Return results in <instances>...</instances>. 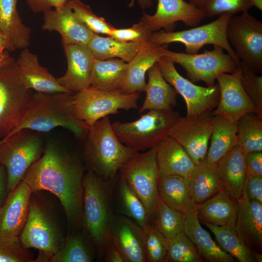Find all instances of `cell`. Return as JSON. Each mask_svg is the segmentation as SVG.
<instances>
[{"label":"cell","instance_id":"bcb514c9","mask_svg":"<svg viewBox=\"0 0 262 262\" xmlns=\"http://www.w3.org/2000/svg\"><path fill=\"white\" fill-rule=\"evenodd\" d=\"M252 7L249 0H204L200 9L205 17H211L248 11Z\"/></svg>","mask_w":262,"mask_h":262},{"label":"cell","instance_id":"9c48e42d","mask_svg":"<svg viewBox=\"0 0 262 262\" xmlns=\"http://www.w3.org/2000/svg\"><path fill=\"white\" fill-rule=\"evenodd\" d=\"M140 93L127 94L121 90L104 91L89 87L74 94L73 112L89 127L101 118L119 110L137 109Z\"/></svg>","mask_w":262,"mask_h":262},{"label":"cell","instance_id":"83f0119b","mask_svg":"<svg viewBox=\"0 0 262 262\" xmlns=\"http://www.w3.org/2000/svg\"><path fill=\"white\" fill-rule=\"evenodd\" d=\"M183 232L193 243L203 261L210 262L235 261V259L224 251L213 240L209 233L202 228L196 208L185 214Z\"/></svg>","mask_w":262,"mask_h":262},{"label":"cell","instance_id":"c3c4849f","mask_svg":"<svg viewBox=\"0 0 262 262\" xmlns=\"http://www.w3.org/2000/svg\"><path fill=\"white\" fill-rule=\"evenodd\" d=\"M243 192L248 199L262 203V177L247 172Z\"/></svg>","mask_w":262,"mask_h":262},{"label":"cell","instance_id":"52a82bcc","mask_svg":"<svg viewBox=\"0 0 262 262\" xmlns=\"http://www.w3.org/2000/svg\"><path fill=\"white\" fill-rule=\"evenodd\" d=\"M44 150L40 138L29 130L17 131L0 140V165L6 170L8 193L23 180Z\"/></svg>","mask_w":262,"mask_h":262},{"label":"cell","instance_id":"4fadbf2b","mask_svg":"<svg viewBox=\"0 0 262 262\" xmlns=\"http://www.w3.org/2000/svg\"><path fill=\"white\" fill-rule=\"evenodd\" d=\"M20 81L15 59L0 67V138L18 125L27 109L32 93Z\"/></svg>","mask_w":262,"mask_h":262},{"label":"cell","instance_id":"8fae6325","mask_svg":"<svg viewBox=\"0 0 262 262\" xmlns=\"http://www.w3.org/2000/svg\"><path fill=\"white\" fill-rule=\"evenodd\" d=\"M163 56L182 66L192 82L202 81L207 86L215 85L219 75L231 73L239 66L229 54L224 52L222 48L216 45L212 50L204 49L200 54L174 52L165 48Z\"/></svg>","mask_w":262,"mask_h":262},{"label":"cell","instance_id":"5bb4252c","mask_svg":"<svg viewBox=\"0 0 262 262\" xmlns=\"http://www.w3.org/2000/svg\"><path fill=\"white\" fill-rule=\"evenodd\" d=\"M157 63L165 80L185 100L186 116L193 117L216 107L220 96L218 83L207 87L195 84L182 76L176 69L174 63L166 56H162Z\"/></svg>","mask_w":262,"mask_h":262},{"label":"cell","instance_id":"1f68e13d","mask_svg":"<svg viewBox=\"0 0 262 262\" xmlns=\"http://www.w3.org/2000/svg\"><path fill=\"white\" fill-rule=\"evenodd\" d=\"M96 254L91 239L82 229H68L60 248L49 262H92Z\"/></svg>","mask_w":262,"mask_h":262},{"label":"cell","instance_id":"4316f807","mask_svg":"<svg viewBox=\"0 0 262 262\" xmlns=\"http://www.w3.org/2000/svg\"><path fill=\"white\" fill-rule=\"evenodd\" d=\"M238 208V200L224 189L196 206L197 215L200 221L233 228L235 227Z\"/></svg>","mask_w":262,"mask_h":262},{"label":"cell","instance_id":"836d02e7","mask_svg":"<svg viewBox=\"0 0 262 262\" xmlns=\"http://www.w3.org/2000/svg\"><path fill=\"white\" fill-rule=\"evenodd\" d=\"M127 63L121 59H94L90 75V86L99 90H121L125 82Z\"/></svg>","mask_w":262,"mask_h":262},{"label":"cell","instance_id":"60d3db41","mask_svg":"<svg viewBox=\"0 0 262 262\" xmlns=\"http://www.w3.org/2000/svg\"><path fill=\"white\" fill-rule=\"evenodd\" d=\"M68 4L77 18L94 33L111 35L115 28L104 18L95 14L89 5L80 0H68Z\"/></svg>","mask_w":262,"mask_h":262},{"label":"cell","instance_id":"d4e9b609","mask_svg":"<svg viewBox=\"0 0 262 262\" xmlns=\"http://www.w3.org/2000/svg\"><path fill=\"white\" fill-rule=\"evenodd\" d=\"M246 153L237 145L216 163L218 174L223 187L234 198L242 196L247 170Z\"/></svg>","mask_w":262,"mask_h":262},{"label":"cell","instance_id":"e0dca14e","mask_svg":"<svg viewBox=\"0 0 262 262\" xmlns=\"http://www.w3.org/2000/svg\"><path fill=\"white\" fill-rule=\"evenodd\" d=\"M240 66L231 73L219 75L216 80L219 86V99L213 115H222L233 120H238L244 115L254 113L256 107L244 90L241 83Z\"/></svg>","mask_w":262,"mask_h":262},{"label":"cell","instance_id":"f907efd6","mask_svg":"<svg viewBox=\"0 0 262 262\" xmlns=\"http://www.w3.org/2000/svg\"><path fill=\"white\" fill-rule=\"evenodd\" d=\"M247 172L254 175L262 177V152L253 151L245 154Z\"/></svg>","mask_w":262,"mask_h":262},{"label":"cell","instance_id":"5b68a950","mask_svg":"<svg viewBox=\"0 0 262 262\" xmlns=\"http://www.w3.org/2000/svg\"><path fill=\"white\" fill-rule=\"evenodd\" d=\"M86 137L83 156L88 170L105 180H113L122 166L138 153L119 140L109 116L91 126Z\"/></svg>","mask_w":262,"mask_h":262},{"label":"cell","instance_id":"9f6ffc18","mask_svg":"<svg viewBox=\"0 0 262 262\" xmlns=\"http://www.w3.org/2000/svg\"><path fill=\"white\" fill-rule=\"evenodd\" d=\"M252 7H255L260 11L262 10V0H249Z\"/></svg>","mask_w":262,"mask_h":262},{"label":"cell","instance_id":"8992f818","mask_svg":"<svg viewBox=\"0 0 262 262\" xmlns=\"http://www.w3.org/2000/svg\"><path fill=\"white\" fill-rule=\"evenodd\" d=\"M180 117L173 109L151 110L133 121H116L112 126L123 144L138 152L158 146Z\"/></svg>","mask_w":262,"mask_h":262},{"label":"cell","instance_id":"4dcf8cb0","mask_svg":"<svg viewBox=\"0 0 262 262\" xmlns=\"http://www.w3.org/2000/svg\"><path fill=\"white\" fill-rule=\"evenodd\" d=\"M158 190L160 198L166 204L183 214L196 208L189 179L174 175L159 176Z\"/></svg>","mask_w":262,"mask_h":262},{"label":"cell","instance_id":"7a4b0ae2","mask_svg":"<svg viewBox=\"0 0 262 262\" xmlns=\"http://www.w3.org/2000/svg\"><path fill=\"white\" fill-rule=\"evenodd\" d=\"M67 231L66 213L59 199L48 191H33L26 221L18 237L24 247L39 250L34 262H49Z\"/></svg>","mask_w":262,"mask_h":262},{"label":"cell","instance_id":"f546056e","mask_svg":"<svg viewBox=\"0 0 262 262\" xmlns=\"http://www.w3.org/2000/svg\"><path fill=\"white\" fill-rule=\"evenodd\" d=\"M148 82L145 92L146 96L139 110L141 113L146 110H169L177 106V92L164 77L158 63L147 72Z\"/></svg>","mask_w":262,"mask_h":262},{"label":"cell","instance_id":"11a10c76","mask_svg":"<svg viewBox=\"0 0 262 262\" xmlns=\"http://www.w3.org/2000/svg\"><path fill=\"white\" fill-rule=\"evenodd\" d=\"M138 5L143 9L151 7L153 4V0H136ZM134 0H131L129 4L130 7L133 5Z\"/></svg>","mask_w":262,"mask_h":262},{"label":"cell","instance_id":"ba28073f","mask_svg":"<svg viewBox=\"0 0 262 262\" xmlns=\"http://www.w3.org/2000/svg\"><path fill=\"white\" fill-rule=\"evenodd\" d=\"M233 16L227 13L219 16L216 20L203 25L177 32L164 30L152 32L149 42L162 46L173 42L183 44L186 53H197L205 45L218 46L225 49L238 66L241 61L229 43L226 35L228 23Z\"/></svg>","mask_w":262,"mask_h":262},{"label":"cell","instance_id":"6f0895ef","mask_svg":"<svg viewBox=\"0 0 262 262\" xmlns=\"http://www.w3.org/2000/svg\"><path fill=\"white\" fill-rule=\"evenodd\" d=\"M204 0H189V2L200 8Z\"/></svg>","mask_w":262,"mask_h":262},{"label":"cell","instance_id":"74e56055","mask_svg":"<svg viewBox=\"0 0 262 262\" xmlns=\"http://www.w3.org/2000/svg\"><path fill=\"white\" fill-rule=\"evenodd\" d=\"M238 145L245 153L262 151V119L249 113L238 120Z\"/></svg>","mask_w":262,"mask_h":262},{"label":"cell","instance_id":"30bf717a","mask_svg":"<svg viewBox=\"0 0 262 262\" xmlns=\"http://www.w3.org/2000/svg\"><path fill=\"white\" fill-rule=\"evenodd\" d=\"M158 147V146H157ZM157 147L138 153L120 169L124 180L144 204L150 220L154 219L159 197L156 158Z\"/></svg>","mask_w":262,"mask_h":262},{"label":"cell","instance_id":"ac0fdd59","mask_svg":"<svg viewBox=\"0 0 262 262\" xmlns=\"http://www.w3.org/2000/svg\"><path fill=\"white\" fill-rule=\"evenodd\" d=\"M43 13L42 28L56 31L61 36L63 46H87L94 33L86 27L75 16L67 3Z\"/></svg>","mask_w":262,"mask_h":262},{"label":"cell","instance_id":"680465c9","mask_svg":"<svg viewBox=\"0 0 262 262\" xmlns=\"http://www.w3.org/2000/svg\"><path fill=\"white\" fill-rule=\"evenodd\" d=\"M255 258L257 262H262V255L261 253L253 252Z\"/></svg>","mask_w":262,"mask_h":262},{"label":"cell","instance_id":"d6a6232c","mask_svg":"<svg viewBox=\"0 0 262 262\" xmlns=\"http://www.w3.org/2000/svg\"><path fill=\"white\" fill-rule=\"evenodd\" d=\"M238 120L222 115H213L210 146L206 160L212 163L217 161L238 145Z\"/></svg>","mask_w":262,"mask_h":262},{"label":"cell","instance_id":"ab89813d","mask_svg":"<svg viewBox=\"0 0 262 262\" xmlns=\"http://www.w3.org/2000/svg\"><path fill=\"white\" fill-rule=\"evenodd\" d=\"M118 192L124 213L135 221L142 229L150 225L148 213L141 200L121 178L118 183Z\"/></svg>","mask_w":262,"mask_h":262},{"label":"cell","instance_id":"91938a15","mask_svg":"<svg viewBox=\"0 0 262 262\" xmlns=\"http://www.w3.org/2000/svg\"></svg>","mask_w":262,"mask_h":262},{"label":"cell","instance_id":"44dd1931","mask_svg":"<svg viewBox=\"0 0 262 262\" xmlns=\"http://www.w3.org/2000/svg\"><path fill=\"white\" fill-rule=\"evenodd\" d=\"M67 60V69L62 77L57 78L59 83L67 91L77 93L90 87V75L94 60L86 46H64Z\"/></svg>","mask_w":262,"mask_h":262},{"label":"cell","instance_id":"ffe728a7","mask_svg":"<svg viewBox=\"0 0 262 262\" xmlns=\"http://www.w3.org/2000/svg\"><path fill=\"white\" fill-rule=\"evenodd\" d=\"M32 191L22 180L8 193L0 207V236H19L26 221Z\"/></svg>","mask_w":262,"mask_h":262},{"label":"cell","instance_id":"7bdbcfd3","mask_svg":"<svg viewBox=\"0 0 262 262\" xmlns=\"http://www.w3.org/2000/svg\"><path fill=\"white\" fill-rule=\"evenodd\" d=\"M33 254L18 236H0V262H34Z\"/></svg>","mask_w":262,"mask_h":262},{"label":"cell","instance_id":"816d5d0a","mask_svg":"<svg viewBox=\"0 0 262 262\" xmlns=\"http://www.w3.org/2000/svg\"><path fill=\"white\" fill-rule=\"evenodd\" d=\"M104 255L106 262H125L122 254L112 239L106 247Z\"/></svg>","mask_w":262,"mask_h":262},{"label":"cell","instance_id":"2e32d148","mask_svg":"<svg viewBox=\"0 0 262 262\" xmlns=\"http://www.w3.org/2000/svg\"><path fill=\"white\" fill-rule=\"evenodd\" d=\"M157 0L154 14L144 13L139 20L151 32L162 28L166 32H173L176 22L179 21L187 26H196L205 18L202 10L189 2L184 0Z\"/></svg>","mask_w":262,"mask_h":262},{"label":"cell","instance_id":"603a6c76","mask_svg":"<svg viewBox=\"0 0 262 262\" xmlns=\"http://www.w3.org/2000/svg\"><path fill=\"white\" fill-rule=\"evenodd\" d=\"M111 236L125 262H147L143 229L129 219L114 217Z\"/></svg>","mask_w":262,"mask_h":262},{"label":"cell","instance_id":"9a60e30c","mask_svg":"<svg viewBox=\"0 0 262 262\" xmlns=\"http://www.w3.org/2000/svg\"><path fill=\"white\" fill-rule=\"evenodd\" d=\"M212 111L193 117H180L172 127L168 136L178 142L197 165L206 158L213 127Z\"/></svg>","mask_w":262,"mask_h":262},{"label":"cell","instance_id":"db71d44e","mask_svg":"<svg viewBox=\"0 0 262 262\" xmlns=\"http://www.w3.org/2000/svg\"><path fill=\"white\" fill-rule=\"evenodd\" d=\"M7 175L4 166L0 165V207L4 204L8 192L7 189Z\"/></svg>","mask_w":262,"mask_h":262},{"label":"cell","instance_id":"cb8c5ba5","mask_svg":"<svg viewBox=\"0 0 262 262\" xmlns=\"http://www.w3.org/2000/svg\"><path fill=\"white\" fill-rule=\"evenodd\" d=\"M166 45L160 46L150 42L142 45L135 56L127 63L125 80L121 89L123 92L131 94L145 92L146 74L163 56Z\"/></svg>","mask_w":262,"mask_h":262},{"label":"cell","instance_id":"3957f363","mask_svg":"<svg viewBox=\"0 0 262 262\" xmlns=\"http://www.w3.org/2000/svg\"><path fill=\"white\" fill-rule=\"evenodd\" d=\"M74 94L68 92H38L32 94L21 121L9 134L24 129L47 132L62 127L78 138L86 137L90 127L74 114Z\"/></svg>","mask_w":262,"mask_h":262},{"label":"cell","instance_id":"484cf974","mask_svg":"<svg viewBox=\"0 0 262 262\" xmlns=\"http://www.w3.org/2000/svg\"><path fill=\"white\" fill-rule=\"evenodd\" d=\"M156 158L159 176L190 179L196 166L184 149L169 136L157 147Z\"/></svg>","mask_w":262,"mask_h":262},{"label":"cell","instance_id":"7402d4cb","mask_svg":"<svg viewBox=\"0 0 262 262\" xmlns=\"http://www.w3.org/2000/svg\"><path fill=\"white\" fill-rule=\"evenodd\" d=\"M234 229L243 243L253 252L262 251V203L249 200L243 192Z\"/></svg>","mask_w":262,"mask_h":262},{"label":"cell","instance_id":"d6986e66","mask_svg":"<svg viewBox=\"0 0 262 262\" xmlns=\"http://www.w3.org/2000/svg\"><path fill=\"white\" fill-rule=\"evenodd\" d=\"M15 62L18 76L27 89L45 93H72L62 87L57 78L40 65L37 55L28 48L21 50Z\"/></svg>","mask_w":262,"mask_h":262},{"label":"cell","instance_id":"b9f144b4","mask_svg":"<svg viewBox=\"0 0 262 262\" xmlns=\"http://www.w3.org/2000/svg\"><path fill=\"white\" fill-rule=\"evenodd\" d=\"M195 246L182 232L168 241L165 262H203Z\"/></svg>","mask_w":262,"mask_h":262},{"label":"cell","instance_id":"f35d334b","mask_svg":"<svg viewBox=\"0 0 262 262\" xmlns=\"http://www.w3.org/2000/svg\"><path fill=\"white\" fill-rule=\"evenodd\" d=\"M184 216L159 197L154 225L168 242L183 232Z\"/></svg>","mask_w":262,"mask_h":262},{"label":"cell","instance_id":"277c9868","mask_svg":"<svg viewBox=\"0 0 262 262\" xmlns=\"http://www.w3.org/2000/svg\"><path fill=\"white\" fill-rule=\"evenodd\" d=\"M112 182L89 170L83 177L82 229L91 239L99 258L103 257L111 240L115 217L112 211Z\"/></svg>","mask_w":262,"mask_h":262},{"label":"cell","instance_id":"ee69618b","mask_svg":"<svg viewBox=\"0 0 262 262\" xmlns=\"http://www.w3.org/2000/svg\"><path fill=\"white\" fill-rule=\"evenodd\" d=\"M147 260L149 262H165L168 242L154 226L149 225L143 229Z\"/></svg>","mask_w":262,"mask_h":262},{"label":"cell","instance_id":"f1b7e54d","mask_svg":"<svg viewBox=\"0 0 262 262\" xmlns=\"http://www.w3.org/2000/svg\"><path fill=\"white\" fill-rule=\"evenodd\" d=\"M18 0H0V33L5 38L10 51L27 48L31 29L25 25L16 8Z\"/></svg>","mask_w":262,"mask_h":262},{"label":"cell","instance_id":"f5cc1de1","mask_svg":"<svg viewBox=\"0 0 262 262\" xmlns=\"http://www.w3.org/2000/svg\"><path fill=\"white\" fill-rule=\"evenodd\" d=\"M9 51L11 52L9 45L4 36L0 33V67L15 60Z\"/></svg>","mask_w":262,"mask_h":262},{"label":"cell","instance_id":"681fc988","mask_svg":"<svg viewBox=\"0 0 262 262\" xmlns=\"http://www.w3.org/2000/svg\"><path fill=\"white\" fill-rule=\"evenodd\" d=\"M68 0H25L33 13H44L66 4Z\"/></svg>","mask_w":262,"mask_h":262},{"label":"cell","instance_id":"7dc6e473","mask_svg":"<svg viewBox=\"0 0 262 262\" xmlns=\"http://www.w3.org/2000/svg\"><path fill=\"white\" fill-rule=\"evenodd\" d=\"M151 33L144 25L139 22L130 28H115L109 36L121 42L144 44L149 42Z\"/></svg>","mask_w":262,"mask_h":262},{"label":"cell","instance_id":"6da1fadb","mask_svg":"<svg viewBox=\"0 0 262 262\" xmlns=\"http://www.w3.org/2000/svg\"><path fill=\"white\" fill-rule=\"evenodd\" d=\"M84 167L81 159L52 143L28 169L23 180L32 191L46 190L60 201L68 229H82Z\"/></svg>","mask_w":262,"mask_h":262},{"label":"cell","instance_id":"d590c367","mask_svg":"<svg viewBox=\"0 0 262 262\" xmlns=\"http://www.w3.org/2000/svg\"><path fill=\"white\" fill-rule=\"evenodd\" d=\"M144 44L121 42L108 36L103 37L94 33L87 47L95 59L104 60L118 58L128 63Z\"/></svg>","mask_w":262,"mask_h":262},{"label":"cell","instance_id":"f6af8a7d","mask_svg":"<svg viewBox=\"0 0 262 262\" xmlns=\"http://www.w3.org/2000/svg\"><path fill=\"white\" fill-rule=\"evenodd\" d=\"M241 81L246 94L254 104L257 115L262 119V76L256 73L245 63L241 61Z\"/></svg>","mask_w":262,"mask_h":262},{"label":"cell","instance_id":"e575fe53","mask_svg":"<svg viewBox=\"0 0 262 262\" xmlns=\"http://www.w3.org/2000/svg\"><path fill=\"white\" fill-rule=\"evenodd\" d=\"M189 179L192 195L196 205L204 202L223 189L216 163L209 162L206 158L196 165Z\"/></svg>","mask_w":262,"mask_h":262},{"label":"cell","instance_id":"7c38bea8","mask_svg":"<svg viewBox=\"0 0 262 262\" xmlns=\"http://www.w3.org/2000/svg\"><path fill=\"white\" fill-rule=\"evenodd\" d=\"M227 39L239 60L256 74L262 73V22L248 11L232 16L226 31Z\"/></svg>","mask_w":262,"mask_h":262},{"label":"cell","instance_id":"8d00e7d4","mask_svg":"<svg viewBox=\"0 0 262 262\" xmlns=\"http://www.w3.org/2000/svg\"><path fill=\"white\" fill-rule=\"evenodd\" d=\"M201 222L213 233L219 246L235 260L240 262H257L253 252L241 240L234 228Z\"/></svg>","mask_w":262,"mask_h":262}]
</instances>
